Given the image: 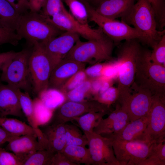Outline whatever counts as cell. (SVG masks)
Masks as SVG:
<instances>
[{"label":"cell","instance_id":"1","mask_svg":"<svg viewBox=\"0 0 165 165\" xmlns=\"http://www.w3.org/2000/svg\"><path fill=\"white\" fill-rule=\"evenodd\" d=\"M121 18L137 31L140 41L152 48L165 34L164 30L157 29L155 13L148 0H138Z\"/></svg>","mask_w":165,"mask_h":165},{"label":"cell","instance_id":"2","mask_svg":"<svg viewBox=\"0 0 165 165\" xmlns=\"http://www.w3.org/2000/svg\"><path fill=\"white\" fill-rule=\"evenodd\" d=\"M151 52L142 48L136 61L134 82L153 95L165 97V67L152 61Z\"/></svg>","mask_w":165,"mask_h":165},{"label":"cell","instance_id":"3","mask_svg":"<svg viewBox=\"0 0 165 165\" xmlns=\"http://www.w3.org/2000/svg\"><path fill=\"white\" fill-rule=\"evenodd\" d=\"M63 32L38 12L30 10L21 15L16 31L22 39L26 40L29 47L36 42L45 43Z\"/></svg>","mask_w":165,"mask_h":165},{"label":"cell","instance_id":"4","mask_svg":"<svg viewBox=\"0 0 165 165\" xmlns=\"http://www.w3.org/2000/svg\"><path fill=\"white\" fill-rule=\"evenodd\" d=\"M114 43L106 35L97 39L82 42L79 39L64 58L94 64L113 60Z\"/></svg>","mask_w":165,"mask_h":165},{"label":"cell","instance_id":"5","mask_svg":"<svg viewBox=\"0 0 165 165\" xmlns=\"http://www.w3.org/2000/svg\"><path fill=\"white\" fill-rule=\"evenodd\" d=\"M137 39L125 41L116 60L118 66L117 88L119 96L129 93L134 82L136 61L142 49Z\"/></svg>","mask_w":165,"mask_h":165},{"label":"cell","instance_id":"6","mask_svg":"<svg viewBox=\"0 0 165 165\" xmlns=\"http://www.w3.org/2000/svg\"><path fill=\"white\" fill-rule=\"evenodd\" d=\"M29 71L32 90L38 96L42 92L48 89L52 71L44 43L36 42L31 46L29 59Z\"/></svg>","mask_w":165,"mask_h":165},{"label":"cell","instance_id":"7","mask_svg":"<svg viewBox=\"0 0 165 165\" xmlns=\"http://www.w3.org/2000/svg\"><path fill=\"white\" fill-rule=\"evenodd\" d=\"M31 50L25 49L16 52L2 71L0 80L30 93L32 90L29 71Z\"/></svg>","mask_w":165,"mask_h":165},{"label":"cell","instance_id":"8","mask_svg":"<svg viewBox=\"0 0 165 165\" xmlns=\"http://www.w3.org/2000/svg\"><path fill=\"white\" fill-rule=\"evenodd\" d=\"M89 20L96 23L104 34L113 42L118 44L123 40L137 39L140 41L141 36L133 27L124 22L108 19L98 14L94 8L86 7Z\"/></svg>","mask_w":165,"mask_h":165},{"label":"cell","instance_id":"9","mask_svg":"<svg viewBox=\"0 0 165 165\" xmlns=\"http://www.w3.org/2000/svg\"><path fill=\"white\" fill-rule=\"evenodd\" d=\"M112 112L110 106L94 100L80 102L68 101L56 108L47 124L65 123L91 112Z\"/></svg>","mask_w":165,"mask_h":165},{"label":"cell","instance_id":"10","mask_svg":"<svg viewBox=\"0 0 165 165\" xmlns=\"http://www.w3.org/2000/svg\"><path fill=\"white\" fill-rule=\"evenodd\" d=\"M133 89L121 99L119 103L127 112L130 122L147 115L151 105L153 95L149 90L141 87L134 82Z\"/></svg>","mask_w":165,"mask_h":165},{"label":"cell","instance_id":"11","mask_svg":"<svg viewBox=\"0 0 165 165\" xmlns=\"http://www.w3.org/2000/svg\"><path fill=\"white\" fill-rule=\"evenodd\" d=\"M110 140L119 165H139L147 157L152 144L143 141Z\"/></svg>","mask_w":165,"mask_h":165},{"label":"cell","instance_id":"12","mask_svg":"<svg viewBox=\"0 0 165 165\" xmlns=\"http://www.w3.org/2000/svg\"><path fill=\"white\" fill-rule=\"evenodd\" d=\"M145 132L147 141L150 143L165 140V97L153 95L147 115Z\"/></svg>","mask_w":165,"mask_h":165},{"label":"cell","instance_id":"13","mask_svg":"<svg viewBox=\"0 0 165 165\" xmlns=\"http://www.w3.org/2000/svg\"><path fill=\"white\" fill-rule=\"evenodd\" d=\"M45 18L60 31L76 33L88 40L99 39L105 35L100 28L94 29L88 24H83L77 21L67 10Z\"/></svg>","mask_w":165,"mask_h":165},{"label":"cell","instance_id":"14","mask_svg":"<svg viewBox=\"0 0 165 165\" xmlns=\"http://www.w3.org/2000/svg\"><path fill=\"white\" fill-rule=\"evenodd\" d=\"M94 165H119L115 156L111 141L93 132L85 134Z\"/></svg>","mask_w":165,"mask_h":165},{"label":"cell","instance_id":"15","mask_svg":"<svg viewBox=\"0 0 165 165\" xmlns=\"http://www.w3.org/2000/svg\"><path fill=\"white\" fill-rule=\"evenodd\" d=\"M77 34L64 32L44 43L46 53L50 61L52 70L63 60L80 39Z\"/></svg>","mask_w":165,"mask_h":165},{"label":"cell","instance_id":"16","mask_svg":"<svg viewBox=\"0 0 165 165\" xmlns=\"http://www.w3.org/2000/svg\"><path fill=\"white\" fill-rule=\"evenodd\" d=\"M86 63L64 58L52 70L48 88L60 90L72 76L85 69Z\"/></svg>","mask_w":165,"mask_h":165},{"label":"cell","instance_id":"17","mask_svg":"<svg viewBox=\"0 0 165 165\" xmlns=\"http://www.w3.org/2000/svg\"><path fill=\"white\" fill-rule=\"evenodd\" d=\"M115 109L108 117L102 118L94 127V133L103 135L116 133L121 130L130 121L128 114L116 102Z\"/></svg>","mask_w":165,"mask_h":165},{"label":"cell","instance_id":"18","mask_svg":"<svg viewBox=\"0 0 165 165\" xmlns=\"http://www.w3.org/2000/svg\"><path fill=\"white\" fill-rule=\"evenodd\" d=\"M39 127L43 138V148L54 153L62 152L66 145L65 123H46Z\"/></svg>","mask_w":165,"mask_h":165},{"label":"cell","instance_id":"19","mask_svg":"<svg viewBox=\"0 0 165 165\" xmlns=\"http://www.w3.org/2000/svg\"><path fill=\"white\" fill-rule=\"evenodd\" d=\"M147 124V115L130 122L121 130L116 133L102 136L110 139L148 142L145 137Z\"/></svg>","mask_w":165,"mask_h":165},{"label":"cell","instance_id":"20","mask_svg":"<svg viewBox=\"0 0 165 165\" xmlns=\"http://www.w3.org/2000/svg\"><path fill=\"white\" fill-rule=\"evenodd\" d=\"M17 89L7 84L0 83V115L1 117L11 115L24 117Z\"/></svg>","mask_w":165,"mask_h":165},{"label":"cell","instance_id":"21","mask_svg":"<svg viewBox=\"0 0 165 165\" xmlns=\"http://www.w3.org/2000/svg\"><path fill=\"white\" fill-rule=\"evenodd\" d=\"M37 139L34 135L19 136L9 142L5 149L15 154L24 164L36 151L43 149Z\"/></svg>","mask_w":165,"mask_h":165},{"label":"cell","instance_id":"22","mask_svg":"<svg viewBox=\"0 0 165 165\" xmlns=\"http://www.w3.org/2000/svg\"><path fill=\"white\" fill-rule=\"evenodd\" d=\"M135 0H103L94 8L98 14L106 18L116 19L127 13Z\"/></svg>","mask_w":165,"mask_h":165},{"label":"cell","instance_id":"23","mask_svg":"<svg viewBox=\"0 0 165 165\" xmlns=\"http://www.w3.org/2000/svg\"><path fill=\"white\" fill-rule=\"evenodd\" d=\"M21 14L7 0H0V24L16 32Z\"/></svg>","mask_w":165,"mask_h":165},{"label":"cell","instance_id":"24","mask_svg":"<svg viewBox=\"0 0 165 165\" xmlns=\"http://www.w3.org/2000/svg\"><path fill=\"white\" fill-rule=\"evenodd\" d=\"M0 126L14 135L31 134L37 137L35 130L31 126L16 119L0 116Z\"/></svg>","mask_w":165,"mask_h":165},{"label":"cell","instance_id":"25","mask_svg":"<svg viewBox=\"0 0 165 165\" xmlns=\"http://www.w3.org/2000/svg\"><path fill=\"white\" fill-rule=\"evenodd\" d=\"M70 161L76 165L81 164L93 165L88 148L76 145H66L62 152Z\"/></svg>","mask_w":165,"mask_h":165},{"label":"cell","instance_id":"26","mask_svg":"<svg viewBox=\"0 0 165 165\" xmlns=\"http://www.w3.org/2000/svg\"><path fill=\"white\" fill-rule=\"evenodd\" d=\"M112 112L101 111L91 112L76 117L73 120L75 121L85 134L93 132L94 127L106 115Z\"/></svg>","mask_w":165,"mask_h":165},{"label":"cell","instance_id":"27","mask_svg":"<svg viewBox=\"0 0 165 165\" xmlns=\"http://www.w3.org/2000/svg\"><path fill=\"white\" fill-rule=\"evenodd\" d=\"M165 140L151 145L147 157L139 165H165Z\"/></svg>","mask_w":165,"mask_h":165},{"label":"cell","instance_id":"28","mask_svg":"<svg viewBox=\"0 0 165 165\" xmlns=\"http://www.w3.org/2000/svg\"><path fill=\"white\" fill-rule=\"evenodd\" d=\"M38 97L48 108L52 110L65 101V95L59 90L48 88L40 93Z\"/></svg>","mask_w":165,"mask_h":165},{"label":"cell","instance_id":"29","mask_svg":"<svg viewBox=\"0 0 165 165\" xmlns=\"http://www.w3.org/2000/svg\"><path fill=\"white\" fill-rule=\"evenodd\" d=\"M69 9V13L77 21L83 24H88L89 16L85 5L79 0H63Z\"/></svg>","mask_w":165,"mask_h":165},{"label":"cell","instance_id":"30","mask_svg":"<svg viewBox=\"0 0 165 165\" xmlns=\"http://www.w3.org/2000/svg\"><path fill=\"white\" fill-rule=\"evenodd\" d=\"M66 145H76L86 146L88 140L86 135L76 126L65 123Z\"/></svg>","mask_w":165,"mask_h":165},{"label":"cell","instance_id":"31","mask_svg":"<svg viewBox=\"0 0 165 165\" xmlns=\"http://www.w3.org/2000/svg\"><path fill=\"white\" fill-rule=\"evenodd\" d=\"M92 79L88 78L79 86L69 91L65 95L69 101L80 102L85 101V98L90 94Z\"/></svg>","mask_w":165,"mask_h":165},{"label":"cell","instance_id":"32","mask_svg":"<svg viewBox=\"0 0 165 165\" xmlns=\"http://www.w3.org/2000/svg\"><path fill=\"white\" fill-rule=\"evenodd\" d=\"M33 101L34 115L38 126L46 124L50 119L53 110L47 107L38 97Z\"/></svg>","mask_w":165,"mask_h":165},{"label":"cell","instance_id":"33","mask_svg":"<svg viewBox=\"0 0 165 165\" xmlns=\"http://www.w3.org/2000/svg\"><path fill=\"white\" fill-rule=\"evenodd\" d=\"M55 153L46 149L38 150L25 162L24 165H51Z\"/></svg>","mask_w":165,"mask_h":165},{"label":"cell","instance_id":"34","mask_svg":"<svg viewBox=\"0 0 165 165\" xmlns=\"http://www.w3.org/2000/svg\"><path fill=\"white\" fill-rule=\"evenodd\" d=\"M63 1V0H45L39 13L44 18H47L65 12L67 10Z\"/></svg>","mask_w":165,"mask_h":165},{"label":"cell","instance_id":"35","mask_svg":"<svg viewBox=\"0 0 165 165\" xmlns=\"http://www.w3.org/2000/svg\"><path fill=\"white\" fill-rule=\"evenodd\" d=\"M85 70V69L80 70L72 76L59 90L65 94L88 79Z\"/></svg>","mask_w":165,"mask_h":165},{"label":"cell","instance_id":"36","mask_svg":"<svg viewBox=\"0 0 165 165\" xmlns=\"http://www.w3.org/2000/svg\"><path fill=\"white\" fill-rule=\"evenodd\" d=\"M150 58L153 62L165 67V35L152 48Z\"/></svg>","mask_w":165,"mask_h":165},{"label":"cell","instance_id":"37","mask_svg":"<svg viewBox=\"0 0 165 165\" xmlns=\"http://www.w3.org/2000/svg\"><path fill=\"white\" fill-rule=\"evenodd\" d=\"M119 95L117 87L112 86L94 98V99L109 106L117 102Z\"/></svg>","mask_w":165,"mask_h":165},{"label":"cell","instance_id":"38","mask_svg":"<svg viewBox=\"0 0 165 165\" xmlns=\"http://www.w3.org/2000/svg\"><path fill=\"white\" fill-rule=\"evenodd\" d=\"M21 39L16 32L6 29L0 24V45L8 43L16 46Z\"/></svg>","mask_w":165,"mask_h":165},{"label":"cell","instance_id":"39","mask_svg":"<svg viewBox=\"0 0 165 165\" xmlns=\"http://www.w3.org/2000/svg\"><path fill=\"white\" fill-rule=\"evenodd\" d=\"M119 73L118 66L116 60L105 62L102 72V75L99 78L103 79H117Z\"/></svg>","mask_w":165,"mask_h":165},{"label":"cell","instance_id":"40","mask_svg":"<svg viewBox=\"0 0 165 165\" xmlns=\"http://www.w3.org/2000/svg\"><path fill=\"white\" fill-rule=\"evenodd\" d=\"M23 161L15 154L0 147V165H23Z\"/></svg>","mask_w":165,"mask_h":165},{"label":"cell","instance_id":"41","mask_svg":"<svg viewBox=\"0 0 165 165\" xmlns=\"http://www.w3.org/2000/svg\"><path fill=\"white\" fill-rule=\"evenodd\" d=\"M105 64V62L96 63L85 69L87 77L91 79H98L101 77L102 70Z\"/></svg>","mask_w":165,"mask_h":165},{"label":"cell","instance_id":"42","mask_svg":"<svg viewBox=\"0 0 165 165\" xmlns=\"http://www.w3.org/2000/svg\"><path fill=\"white\" fill-rule=\"evenodd\" d=\"M154 10L156 18L161 19L165 16V0H148Z\"/></svg>","mask_w":165,"mask_h":165},{"label":"cell","instance_id":"43","mask_svg":"<svg viewBox=\"0 0 165 165\" xmlns=\"http://www.w3.org/2000/svg\"><path fill=\"white\" fill-rule=\"evenodd\" d=\"M20 14L30 10L28 0H7Z\"/></svg>","mask_w":165,"mask_h":165},{"label":"cell","instance_id":"44","mask_svg":"<svg viewBox=\"0 0 165 165\" xmlns=\"http://www.w3.org/2000/svg\"><path fill=\"white\" fill-rule=\"evenodd\" d=\"M51 165H76L72 162L62 152L55 153L52 158Z\"/></svg>","mask_w":165,"mask_h":165},{"label":"cell","instance_id":"45","mask_svg":"<svg viewBox=\"0 0 165 165\" xmlns=\"http://www.w3.org/2000/svg\"><path fill=\"white\" fill-rule=\"evenodd\" d=\"M16 52L10 51L0 53V71L13 58Z\"/></svg>","mask_w":165,"mask_h":165},{"label":"cell","instance_id":"46","mask_svg":"<svg viewBox=\"0 0 165 165\" xmlns=\"http://www.w3.org/2000/svg\"><path fill=\"white\" fill-rule=\"evenodd\" d=\"M18 136L9 133L0 126V146L6 142H9Z\"/></svg>","mask_w":165,"mask_h":165},{"label":"cell","instance_id":"47","mask_svg":"<svg viewBox=\"0 0 165 165\" xmlns=\"http://www.w3.org/2000/svg\"><path fill=\"white\" fill-rule=\"evenodd\" d=\"M30 6V11L39 12L41 10L45 0H28Z\"/></svg>","mask_w":165,"mask_h":165},{"label":"cell","instance_id":"48","mask_svg":"<svg viewBox=\"0 0 165 165\" xmlns=\"http://www.w3.org/2000/svg\"><path fill=\"white\" fill-rule=\"evenodd\" d=\"M98 79H101V83L98 94L97 95L102 93L109 87L112 86L114 81V80L111 79H103L101 78Z\"/></svg>","mask_w":165,"mask_h":165},{"label":"cell","instance_id":"49","mask_svg":"<svg viewBox=\"0 0 165 165\" xmlns=\"http://www.w3.org/2000/svg\"><path fill=\"white\" fill-rule=\"evenodd\" d=\"M83 3L86 7L91 6L94 8V6H97L95 0H79Z\"/></svg>","mask_w":165,"mask_h":165},{"label":"cell","instance_id":"50","mask_svg":"<svg viewBox=\"0 0 165 165\" xmlns=\"http://www.w3.org/2000/svg\"><path fill=\"white\" fill-rule=\"evenodd\" d=\"M103 0H95L96 4H97V5L98 4L102 1Z\"/></svg>","mask_w":165,"mask_h":165},{"label":"cell","instance_id":"51","mask_svg":"<svg viewBox=\"0 0 165 165\" xmlns=\"http://www.w3.org/2000/svg\"><path fill=\"white\" fill-rule=\"evenodd\" d=\"M0 116H1L0 115Z\"/></svg>","mask_w":165,"mask_h":165}]
</instances>
